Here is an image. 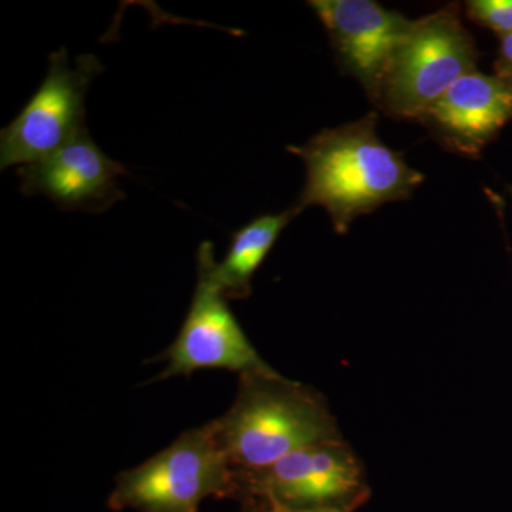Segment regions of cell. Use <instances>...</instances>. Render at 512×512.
I'll use <instances>...</instances> for the list:
<instances>
[{
    "mask_svg": "<svg viewBox=\"0 0 512 512\" xmlns=\"http://www.w3.org/2000/svg\"><path fill=\"white\" fill-rule=\"evenodd\" d=\"M286 150L305 164V184L293 210L299 215L323 208L340 235L362 215L409 200L426 178L377 136L376 111Z\"/></svg>",
    "mask_w": 512,
    "mask_h": 512,
    "instance_id": "cell-1",
    "label": "cell"
},
{
    "mask_svg": "<svg viewBox=\"0 0 512 512\" xmlns=\"http://www.w3.org/2000/svg\"><path fill=\"white\" fill-rule=\"evenodd\" d=\"M212 426L237 471L269 466L301 448L343 440L325 397L278 372L239 376L231 409Z\"/></svg>",
    "mask_w": 512,
    "mask_h": 512,
    "instance_id": "cell-2",
    "label": "cell"
},
{
    "mask_svg": "<svg viewBox=\"0 0 512 512\" xmlns=\"http://www.w3.org/2000/svg\"><path fill=\"white\" fill-rule=\"evenodd\" d=\"M234 498L235 471L212 421L184 431L140 466L123 471L109 497L113 511L198 512L207 498Z\"/></svg>",
    "mask_w": 512,
    "mask_h": 512,
    "instance_id": "cell-3",
    "label": "cell"
},
{
    "mask_svg": "<svg viewBox=\"0 0 512 512\" xmlns=\"http://www.w3.org/2000/svg\"><path fill=\"white\" fill-rule=\"evenodd\" d=\"M234 471V498L262 510L353 512L372 494L362 461L345 440L301 448L255 470Z\"/></svg>",
    "mask_w": 512,
    "mask_h": 512,
    "instance_id": "cell-4",
    "label": "cell"
},
{
    "mask_svg": "<svg viewBox=\"0 0 512 512\" xmlns=\"http://www.w3.org/2000/svg\"><path fill=\"white\" fill-rule=\"evenodd\" d=\"M478 57L456 3L414 19L394 53L376 109L392 119L419 120L458 79L477 70Z\"/></svg>",
    "mask_w": 512,
    "mask_h": 512,
    "instance_id": "cell-5",
    "label": "cell"
},
{
    "mask_svg": "<svg viewBox=\"0 0 512 512\" xmlns=\"http://www.w3.org/2000/svg\"><path fill=\"white\" fill-rule=\"evenodd\" d=\"M104 72L99 57L77 56L70 63L66 47L49 56L39 89L0 133V168L35 163L86 133V97Z\"/></svg>",
    "mask_w": 512,
    "mask_h": 512,
    "instance_id": "cell-6",
    "label": "cell"
},
{
    "mask_svg": "<svg viewBox=\"0 0 512 512\" xmlns=\"http://www.w3.org/2000/svg\"><path fill=\"white\" fill-rule=\"evenodd\" d=\"M214 244L204 241L198 248V281L190 309L173 345L165 352L167 366L157 380L190 376L202 369H225L247 373H274L256 352L229 309L220 286L211 274Z\"/></svg>",
    "mask_w": 512,
    "mask_h": 512,
    "instance_id": "cell-7",
    "label": "cell"
},
{
    "mask_svg": "<svg viewBox=\"0 0 512 512\" xmlns=\"http://www.w3.org/2000/svg\"><path fill=\"white\" fill-rule=\"evenodd\" d=\"M308 5L325 28L340 69L362 86L376 106L394 53L414 19L375 0H311Z\"/></svg>",
    "mask_w": 512,
    "mask_h": 512,
    "instance_id": "cell-8",
    "label": "cell"
},
{
    "mask_svg": "<svg viewBox=\"0 0 512 512\" xmlns=\"http://www.w3.org/2000/svg\"><path fill=\"white\" fill-rule=\"evenodd\" d=\"M19 190L26 197L42 195L59 210L101 214L126 198L120 178L128 171L107 156L89 131L35 163L16 168Z\"/></svg>",
    "mask_w": 512,
    "mask_h": 512,
    "instance_id": "cell-9",
    "label": "cell"
},
{
    "mask_svg": "<svg viewBox=\"0 0 512 512\" xmlns=\"http://www.w3.org/2000/svg\"><path fill=\"white\" fill-rule=\"evenodd\" d=\"M512 120V80L473 70L417 120L458 156L476 158Z\"/></svg>",
    "mask_w": 512,
    "mask_h": 512,
    "instance_id": "cell-10",
    "label": "cell"
},
{
    "mask_svg": "<svg viewBox=\"0 0 512 512\" xmlns=\"http://www.w3.org/2000/svg\"><path fill=\"white\" fill-rule=\"evenodd\" d=\"M298 212L293 207L278 214H262L232 234L227 255L218 262L211 258V274L227 299L251 295L252 279L272 251L284 229Z\"/></svg>",
    "mask_w": 512,
    "mask_h": 512,
    "instance_id": "cell-11",
    "label": "cell"
},
{
    "mask_svg": "<svg viewBox=\"0 0 512 512\" xmlns=\"http://www.w3.org/2000/svg\"><path fill=\"white\" fill-rule=\"evenodd\" d=\"M468 18L501 37L512 35V0H470Z\"/></svg>",
    "mask_w": 512,
    "mask_h": 512,
    "instance_id": "cell-12",
    "label": "cell"
},
{
    "mask_svg": "<svg viewBox=\"0 0 512 512\" xmlns=\"http://www.w3.org/2000/svg\"><path fill=\"white\" fill-rule=\"evenodd\" d=\"M495 69L500 76L512 80V35L501 37L500 57Z\"/></svg>",
    "mask_w": 512,
    "mask_h": 512,
    "instance_id": "cell-13",
    "label": "cell"
},
{
    "mask_svg": "<svg viewBox=\"0 0 512 512\" xmlns=\"http://www.w3.org/2000/svg\"><path fill=\"white\" fill-rule=\"evenodd\" d=\"M268 511V510H265ZM268 512H345L340 510H332V508H318V510H301V511H286V510H274Z\"/></svg>",
    "mask_w": 512,
    "mask_h": 512,
    "instance_id": "cell-14",
    "label": "cell"
},
{
    "mask_svg": "<svg viewBox=\"0 0 512 512\" xmlns=\"http://www.w3.org/2000/svg\"><path fill=\"white\" fill-rule=\"evenodd\" d=\"M244 512H268L262 510V508L252 507V505H244Z\"/></svg>",
    "mask_w": 512,
    "mask_h": 512,
    "instance_id": "cell-15",
    "label": "cell"
}]
</instances>
